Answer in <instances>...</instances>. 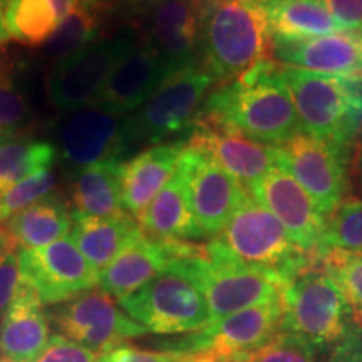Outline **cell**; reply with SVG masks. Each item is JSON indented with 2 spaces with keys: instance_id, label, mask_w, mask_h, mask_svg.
Segmentation results:
<instances>
[{
  "instance_id": "2",
  "label": "cell",
  "mask_w": 362,
  "mask_h": 362,
  "mask_svg": "<svg viewBox=\"0 0 362 362\" xmlns=\"http://www.w3.org/2000/svg\"><path fill=\"white\" fill-rule=\"evenodd\" d=\"M200 49L202 67L218 86L237 81L269 59L272 30L259 2L202 0Z\"/></svg>"
},
{
  "instance_id": "24",
  "label": "cell",
  "mask_w": 362,
  "mask_h": 362,
  "mask_svg": "<svg viewBox=\"0 0 362 362\" xmlns=\"http://www.w3.org/2000/svg\"><path fill=\"white\" fill-rule=\"evenodd\" d=\"M84 0H0V45H44Z\"/></svg>"
},
{
  "instance_id": "6",
  "label": "cell",
  "mask_w": 362,
  "mask_h": 362,
  "mask_svg": "<svg viewBox=\"0 0 362 362\" xmlns=\"http://www.w3.org/2000/svg\"><path fill=\"white\" fill-rule=\"evenodd\" d=\"M192 260L205 292L211 324L248 307L280 302L288 285L277 272L238 262L218 238L202 247Z\"/></svg>"
},
{
  "instance_id": "28",
  "label": "cell",
  "mask_w": 362,
  "mask_h": 362,
  "mask_svg": "<svg viewBox=\"0 0 362 362\" xmlns=\"http://www.w3.org/2000/svg\"><path fill=\"white\" fill-rule=\"evenodd\" d=\"M269 21L272 35L285 39L320 37L344 30L324 0H257Z\"/></svg>"
},
{
  "instance_id": "4",
  "label": "cell",
  "mask_w": 362,
  "mask_h": 362,
  "mask_svg": "<svg viewBox=\"0 0 362 362\" xmlns=\"http://www.w3.org/2000/svg\"><path fill=\"white\" fill-rule=\"evenodd\" d=\"M192 259L173 260L138 291L117 298L121 309L153 334L168 336L208 327L210 309Z\"/></svg>"
},
{
  "instance_id": "39",
  "label": "cell",
  "mask_w": 362,
  "mask_h": 362,
  "mask_svg": "<svg viewBox=\"0 0 362 362\" xmlns=\"http://www.w3.org/2000/svg\"><path fill=\"white\" fill-rule=\"evenodd\" d=\"M183 356L180 352H151L119 346L106 354H101L99 362H180Z\"/></svg>"
},
{
  "instance_id": "32",
  "label": "cell",
  "mask_w": 362,
  "mask_h": 362,
  "mask_svg": "<svg viewBox=\"0 0 362 362\" xmlns=\"http://www.w3.org/2000/svg\"><path fill=\"white\" fill-rule=\"evenodd\" d=\"M319 265L341 288L352 319L362 324V253L317 250Z\"/></svg>"
},
{
  "instance_id": "25",
  "label": "cell",
  "mask_w": 362,
  "mask_h": 362,
  "mask_svg": "<svg viewBox=\"0 0 362 362\" xmlns=\"http://www.w3.org/2000/svg\"><path fill=\"white\" fill-rule=\"evenodd\" d=\"M138 223L143 233L151 238L175 242L205 238L193 215L187 181L178 166L166 187L139 216Z\"/></svg>"
},
{
  "instance_id": "23",
  "label": "cell",
  "mask_w": 362,
  "mask_h": 362,
  "mask_svg": "<svg viewBox=\"0 0 362 362\" xmlns=\"http://www.w3.org/2000/svg\"><path fill=\"white\" fill-rule=\"evenodd\" d=\"M49 320L42 302L21 282L0 320V362H34L49 342Z\"/></svg>"
},
{
  "instance_id": "36",
  "label": "cell",
  "mask_w": 362,
  "mask_h": 362,
  "mask_svg": "<svg viewBox=\"0 0 362 362\" xmlns=\"http://www.w3.org/2000/svg\"><path fill=\"white\" fill-rule=\"evenodd\" d=\"M245 362H315L314 346L297 334L284 330Z\"/></svg>"
},
{
  "instance_id": "16",
  "label": "cell",
  "mask_w": 362,
  "mask_h": 362,
  "mask_svg": "<svg viewBox=\"0 0 362 362\" xmlns=\"http://www.w3.org/2000/svg\"><path fill=\"white\" fill-rule=\"evenodd\" d=\"M59 148L62 158L79 170L101 161H123L131 148L126 117L98 106L72 111L59 128Z\"/></svg>"
},
{
  "instance_id": "43",
  "label": "cell",
  "mask_w": 362,
  "mask_h": 362,
  "mask_svg": "<svg viewBox=\"0 0 362 362\" xmlns=\"http://www.w3.org/2000/svg\"><path fill=\"white\" fill-rule=\"evenodd\" d=\"M206 2H232V0H206Z\"/></svg>"
},
{
  "instance_id": "12",
  "label": "cell",
  "mask_w": 362,
  "mask_h": 362,
  "mask_svg": "<svg viewBox=\"0 0 362 362\" xmlns=\"http://www.w3.org/2000/svg\"><path fill=\"white\" fill-rule=\"evenodd\" d=\"M57 329L71 341L106 354L129 339L141 337L148 330L134 322L103 291H88L57 307L52 314Z\"/></svg>"
},
{
  "instance_id": "19",
  "label": "cell",
  "mask_w": 362,
  "mask_h": 362,
  "mask_svg": "<svg viewBox=\"0 0 362 362\" xmlns=\"http://www.w3.org/2000/svg\"><path fill=\"white\" fill-rule=\"evenodd\" d=\"M270 54L282 66L337 78H357L362 76V30H341L310 39L272 35Z\"/></svg>"
},
{
  "instance_id": "7",
  "label": "cell",
  "mask_w": 362,
  "mask_h": 362,
  "mask_svg": "<svg viewBox=\"0 0 362 362\" xmlns=\"http://www.w3.org/2000/svg\"><path fill=\"white\" fill-rule=\"evenodd\" d=\"M214 78L202 66L173 72L131 117H126L129 146L160 144L193 128Z\"/></svg>"
},
{
  "instance_id": "13",
  "label": "cell",
  "mask_w": 362,
  "mask_h": 362,
  "mask_svg": "<svg viewBox=\"0 0 362 362\" xmlns=\"http://www.w3.org/2000/svg\"><path fill=\"white\" fill-rule=\"evenodd\" d=\"M178 168L187 181L193 215L203 235L218 237L247 189L200 146L187 144Z\"/></svg>"
},
{
  "instance_id": "30",
  "label": "cell",
  "mask_w": 362,
  "mask_h": 362,
  "mask_svg": "<svg viewBox=\"0 0 362 362\" xmlns=\"http://www.w3.org/2000/svg\"><path fill=\"white\" fill-rule=\"evenodd\" d=\"M98 25L96 8L90 0H84L59 24L56 33L42 45L45 57L56 64L62 59L79 52L81 49L88 47L96 39Z\"/></svg>"
},
{
  "instance_id": "21",
  "label": "cell",
  "mask_w": 362,
  "mask_h": 362,
  "mask_svg": "<svg viewBox=\"0 0 362 362\" xmlns=\"http://www.w3.org/2000/svg\"><path fill=\"white\" fill-rule=\"evenodd\" d=\"M187 144L206 149L243 188L277 168V146L257 143L237 131L202 119H194Z\"/></svg>"
},
{
  "instance_id": "40",
  "label": "cell",
  "mask_w": 362,
  "mask_h": 362,
  "mask_svg": "<svg viewBox=\"0 0 362 362\" xmlns=\"http://www.w3.org/2000/svg\"><path fill=\"white\" fill-rule=\"evenodd\" d=\"M344 30H362V0H324Z\"/></svg>"
},
{
  "instance_id": "34",
  "label": "cell",
  "mask_w": 362,
  "mask_h": 362,
  "mask_svg": "<svg viewBox=\"0 0 362 362\" xmlns=\"http://www.w3.org/2000/svg\"><path fill=\"white\" fill-rule=\"evenodd\" d=\"M30 116L24 76L12 59H0V131L17 128Z\"/></svg>"
},
{
  "instance_id": "1",
  "label": "cell",
  "mask_w": 362,
  "mask_h": 362,
  "mask_svg": "<svg viewBox=\"0 0 362 362\" xmlns=\"http://www.w3.org/2000/svg\"><path fill=\"white\" fill-rule=\"evenodd\" d=\"M197 119L237 131L269 146H282L300 133L280 64L270 57L237 81L211 90Z\"/></svg>"
},
{
  "instance_id": "14",
  "label": "cell",
  "mask_w": 362,
  "mask_h": 362,
  "mask_svg": "<svg viewBox=\"0 0 362 362\" xmlns=\"http://www.w3.org/2000/svg\"><path fill=\"white\" fill-rule=\"evenodd\" d=\"M129 40L131 35L98 40L56 62L49 78V98L54 106L64 111L93 106Z\"/></svg>"
},
{
  "instance_id": "42",
  "label": "cell",
  "mask_w": 362,
  "mask_h": 362,
  "mask_svg": "<svg viewBox=\"0 0 362 362\" xmlns=\"http://www.w3.org/2000/svg\"><path fill=\"white\" fill-rule=\"evenodd\" d=\"M356 161H357V168L362 170V144H357L356 146Z\"/></svg>"
},
{
  "instance_id": "26",
  "label": "cell",
  "mask_w": 362,
  "mask_h": 362,
  "mask_svg": "<svg viewBox=\"0 0 362 362\" xmlns=\"http://www.w3.org/2000/svg\"><path fill=\"white\" fill-rule=\"evenodd\" d=\"M143 235L138 220L126 211L107 218H90L72 214L69 237L89 265L98 272L110 265Z\"/></svg>"
},
{
  "instance_id": "22",
  "label": "cell",
  "mask_w": 362,
  "mask_h": 362,
  "mask_svg": "<svg viewBox=\"0 0 362 362\" xmlns=\"http://www.w3.org/2000/svg\"><path fill=\"white\" fill-rule=\"evenodd\" d=\"M185 146L187 139L155 144L123 163L121 198L126 214L136 220L143 215L149 203L171 180Z\"/></svg>"
},
{
  "instance_id": "3",
  "label": "cell",
  "mask_w": 362,
  "mask_h": 362,
  "mask_svg": "<svg viewBox=\"0 0 362 362\" xmlns=\"http://www.w3.org/2000/svg\"><path fill=\"white\" fill-rule=\"evenodd\" d=\"M300 133L351 153L362 116V76L337 78L280 64Z\"/></svg>"
},
{
  "instance_id": "10",
  "label": "cell",
  "mask_w": 362,
  "mask_h": 362,
  "mask_svg": "<svg viewBox=\"0 0 362 362\" xmlns=\"http://www.w3.org/2000/svg\"><path fill=\"white\" fill-rule=\"evenodd\" d=\"M21 282L42 304H61L98 285V270L89 265L71 237L39 248H19Z\"/></svg>"
},
{
  "instance_id": "17",
  "label": "cell",
  "mask_w": 362,
  "mask_h": 362,
  "mask_svg": "<svg viewBox=\"0 0 362 362\" xmlns=\"http://www.w3.org/2000/svg\"><path fill=\"white\" fill-rule=\"evenodd\" d=\"M245 189L282 223L293 245L307 253L319 250L325 218L287 171L274 168Z\"/></svg>"
},
{
  "instance_id": "5",
  "label": "cell",
  "mask_w": 362,
  "mask_h": 362,
  "mask_svg": "<svg viewBox=\"0 0 362 362\" xmlns=\"http://www.w3.org/2000/svg\"><path fill=\"white\" fill-rule=\"evenodd\" d=\"M216 238L238 262L277 272L287 282L317 262V252L293 245L282 223L248 193Z\"/></svg>"
},
{
  "instance_id": "11",
  "label": "cell",
  "mask_w": 362,
  "mask_h": 362,
  "mask_svg": "<svg viewBox=\"0 0 362 362\" xmlns=\"http://www.w3.org/2000/svg\"><path fill=\"white\" fill-rule=\"evenodd\" d=\"M284 304H264L238 310L183 341L171 344L168 352L194 354L202 351H215L237 362H245L272 339L282 332Z\"/></svg>"
},
{
  "instance_id": "35",
  "label": "cell",
  "mask_w": 362,
  "mask_h": 362,
  "mask_svg": "<svg viewBox=\"0 0 362 362\" xmlns=\"http://www.w3.org/2000/svg\"><path fill=\"white\" fill-rule=\"evenodd\" d=\"M54 187H56V175L51 168H42L21 180L7 192L0 193V225L33 203L42 200Z\"/></svg>"
},
{
  "instance_id": "41",
  "label": "cell",
  "mask_w": 362,
  "mask_h": 362,
  "mask_svg": "<svg viewBox=\"0 0 362 362\" xmlns=\"http://www.w3.org/2000/svg\"><path fill=\"white\" fill-rule=\"evenodd\" d=\"M180 362H237L215 351H202L194 354H185Z\"/></svg>"
},
{
  "instance_id": "18",
  "label": "cell",
  "mask_w": 362,
  "mask_h": 362,
  "mask_svg": "<svg viewBox=\"0 0 362 362\" xmlns=\"http://www.w3.org/2000/svg\"><path fill=\"white\" fill-rule=\"evenodd\" d=\"M144 25V39L161 54L170 74L198 66L202 0H153Z\"/></svg>"
},
{
  "instance_id": "8",
  "label": "cell",
  "mask_w": 362,
  "mask_h": 362,
  "mask_svg": "<svg viewBox=\"0 0 362 362\" xmlns=\"http://www.w3.org/2000/svg\"><path fill=\"white\" fill-rule=\"evenodd\" d=\"M282 330L297 334L312 346L336 342L344 336L351 310L339 285L317 262L298 274L282 296Z\"/></svg>"
},
{
  "instance_id": "31",
  "label": "cell",
  "mask_w": 362,
  "mask_h": 362,
  "mask_svg": "<svg viewBox=\"0 0 362 362\" xmlns=\"http://www.w3.org/2000/svg\"><path fill=\"white\" fill-rule=\"evenodd\" d=\"M56 160V148L45 141L0 143V193L7 192L34 171L49 168Z\"/></svg>"
},
{
  "instance_id": "38",
  "label": "cell",
  "mask_w": 362,
  "mask_h": 362,
  "mask_svg": "<svg viewBox=\"0 0 362 362\" xmlns=\"http://www.w3.org/2000/svg\"><path fill=\"white\" fill-rule=\"evenodd\" d=\"M99 352L90 351L64 336H52L34 362H99Z\"/></svg>"
},
{
  "instance_id": "20",
  "label": "cell",
  "mask_w": 362,
  "mask_h": 362,
  "mask_svg": "<svg viewBox=\"0 0 362 362\" xmlns=\"http://www.w3.org/2000/svg\"><path fill=\"white\" fill-rule=\"evenodd\" d=\"M202 247L188 242L160 240L143 235L110 265L98 272V285L107 296L121 298L138 291L176 259L194 255Z\"/></svg>"
},
{
  "instance_id": "29",
  "label": "cell",
  "mask_w": 362,
  "mask_h": 362,
  "mask_svg": "<svg viewBox=\"0 0 362 362\" xmlns=\"http://www.w3.org/2000/svg\"><path fill=\"white\" fill-rule=\"evenodd\" d=\"M19 248H39L67 237L72 214L59 197H47L11 216L2 225Z\"/></svg>"
},
{
  "instance_id": "44",
  "label": "cell",
  "mask_w": 362,
  "mask_h": 362,
  "mask_svg": "<svg viewBox=\"0 0 362 362\" xmlns=\"http://www.w3.org/2000/svg\"><path fill=\"white\" fill-rule=\"evenodd\" d=\"M2 136H4V131H0V138H2Z\"/></svg>"
},
{
  "instance_id": "27",
  "label": "cell",
  "mask_w": 362,
  "mask_h": 362,
  "mask_svg": "<svg viewBox=\"0 0 362 362\" xmlns=\"http://www.w3.org/2000/svg\"><path fill=\"white\" fill-rule=\"evenodd\" d=\"M121 160L101 161L79 171L72 185V214L90 218H107L123 214L121 198Z\"/></svg>"
},
{
  "instance_id": "33",
  "label": "cell",
  "mask_w": 362,
  "mask_h": 362,
  "mask_svg": "<svg viewBox=\"0 0 362 362\" xmlns=\"http://www.w3.org/2000/svg\"><path fill=\"white\" fill-rule=\"evenodd\" d=\"M319 250L362 253V200L342 202L325 218Z\"/></svg>"
},
{
  "instance_id": "37",
  "label": "cell",
  "mask_w": 362,
  "mask_h": 362,
  "mask_svg": "<svg viewBox=\"0 0 362 362\" xmlns=\"http://www.w3.org/2000/svg\"><path fill=\"white\" fill-rule=\"evenodd\" d=\"M21 287L19 247L0 225V320Z\"/></svg>"
},
{
  "instance_id": "9",
  "label": "cell",
  "mask_w": 362,
  "mask_h": 362,
  "mask_svg": "<svg viewBox=\"0 0 362 362\" xmlns=\"http://www.w3.org/2000/svg\"><path fill=\"white\" fill-rule=\"evenodd\" d=\"M351 153L304 133L277 146V168H282L305 189L324 218L342 203L347 192Z\"/></svg>"
},
{
  "instance_id": "15",
  "label": "cell",
  "mask_w": 362,
  "mask_h": 362,
  "mask_svg": "<svg viewBox=\"0 0 362 362\" xmlns=\"http://www.w3.org/2000/svg\"><path fill=\"white\" fill-rule=\"evenodd\" d=\"M168 76L170 67L161 54L146 39L131 37L93 106L116 116L129 115L138 111Z\"/></svg>"
}]
</instances>
